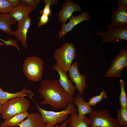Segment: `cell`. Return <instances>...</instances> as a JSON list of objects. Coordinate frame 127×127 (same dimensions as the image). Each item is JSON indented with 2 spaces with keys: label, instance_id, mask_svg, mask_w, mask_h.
Returning <instances> with one entry per match:
<instances>
[{
  "label": "cell",
  "instance_id": "cell-13",
  "mask_svg": "<svg viewBox=\"0 0 127 127\" xmlns=\"http://www.w3.org/2000/svg\"><path fill=\"white\" fill-rule=\"evenodd\" d=\"M52 68L58 73L59 76L58 81L66 92L70 96H73L76 88L73 85L71 80L68 79L66 73L61 70L55 64L53 65Z\"/></svg>",
  "mask_w": 127,
  "mask_h": 127
},
{
  "label": "cell",
  "instance_id": "cell-23",
  "mask_svg": "<svg viewBox=\"0 0 127 127\" xmlns=\"http://www.w3.org/2000/svg\"><path fill=\"white\" fill-rule=\"evenodd\" d=\"M117 119L121 127H127V107H120L118 111Z\"/></svg>",
  "mask_w": 127,
  "mask_h": 127
},
{
  "label": "cell",
  "instance_id": "cell-31",
  "mask_svg": "<svg viewBox=\"0 0 127 127\" xmlns=\"http://www.w3.org/2000/svg\"><path fill=\"white\" fill-rule=\"evenodd\" d=\"M69 121V119H68L63 122L61 125L60 126L57 124L52 127H67Z\"/></svg>",
  "mask_w": 127,
  "mask_h": 127
},
{
  "label": "cell",
  "instance_id": "cell-11",
  "mask_svg": "<svg viewBox=\"0 0 127 127\" xmlns=\"http://www.w3.org/2000/svg\"><path fill=\"white\" fill-rule=\"evenodd\" d=\"M90 18L89 13L86 11L82 12L76 16L72 15L69 18V21L67 24H61V29L58 34V37L60 38H62L78 24L84 21H88Z\"/></svg>",
  "mask_w": 127,
  "mask_h": 127
},
{
  "label": "cell",
  "instance_id": "cell-30",
  "mask_svg": "<svg viewBox=\"0 0 127 127\" xmlns=\"http://www.w3.org/2000/svg\"><path fill=\"white\" fill-rule=\"evenodd\" d=\"M14 7L18 6L21 5L19 0H8Z\"/></svg>",
  "mask_w": 127,
  "mask_h": 127
},
{
  "label": "cell",
  "instance_id": "cell-27",
  "mask_svg": "<svg viewBox=\"0 0 127 127\" xmlns=\"http://www.w3.org/2000/svg\"><path fill=\"white\" fill-rule=\"evenodd\" d=\"M21 5H28L35 9L37 8L40 2L39 0H20Z\"/></svg>",
  "mask_w": 127,
  "mask_h": 127
},
{
  "label": "cell",
  "instance_id": "cell-8",
  "mask_svg": "<svg viewBox=\"0 0 127 127\" xmlns=\"http://www.w3.org/2000/svg\"><path fill=\"white\" fill-rule=\"evenodd\" d=\"M127 67V50L123 48L119 53L114 57L104 76L110 78H119L121 76L123 69Z\"/></svg>",
  "mask_w": 127,
  "mask_h": 127
},
{
  "label": "cell",
  "instance_id": "cell-9",
  "mask_svg": "<svg viewBox=\"0 0 127 127\" xmlns=\"http://www.w3.org/2000/svg\"><path fill=\"white\" fill-rule=\"evenodd\" d=\"M68 72L71 80L75 83L79 94L82 95L84 94V91L87 85L86 81V76L84 75L81 74L79 72L77 62L73 63Z\"/></svg>",
  "mask_w": 127,
  "mask_h": 127
},
{
  "label": "cell",
  "instance_id": "cell-26",
  "mask_svg": "<svg viewBox=\"0 0 127 127\" xmlns=\"http://www.w3.org/2000/svg\"><path fill=\"white\" fill-rule=\"evenodd\" d=\"M14 7L8 0H0V13H9Z\"/></svg>",
  "mask_w": 127,
  "mask_h": 127
},
{
  "label": "cell",
  "instance_id": "cell-3",
  "mask_svg": "<svg viewBox=\"0 0 127 127\" xmlns=\"http://www.w3.org/2000/svg\"><path fill=\"white\" fill-rule=\"evenodd\" d=\"M36 106L40 113L42 120L45 123L44 127H52L59 123H63L66 120L69 115L77 110L72 103L67 105L64 110L55 111L43 109L35 102Z\"/></svg>",
  "mask_w": 127,
  "mask_h": 127
},
{
  "label": "cell",
  "instance_id": "cell-5",
  "mask_svg": "<svg viewBox=\"0 0 127 127\" xmlns=\"http://www.w3.org/2000/svg\"><path fill=\"white\" fill-rule=\"evenodd\" d=\"M44 64L43 60L38 57H28L24 61L23 67L27 79L33 82L40 81L43 76Z\"/></svg>",
  "mask_w": 127,
  "mask_h": 127
},
{
  "label": "cell",
  "instance_id": "cell-19",
  "mask_svg": "<svg viewBox=\"0 0 127 127\" xmlns=\"http://www.w3.org/2000/svg\"><path fill=\"white\" fill-rule=\"evenodd\" d=\"M73 102L77 107L79 115L82 117L90 114L93 111V107L87 102L85 101L82 95L78 94L74 98Z\"/></svg>",
  "mask_w": 127,
  "mask_h": 127
},
{
  "label": "cell",
  "instance_id": "cell-7",
  "mask_svg": "<svg viewBox=\"0 0 127 127\" xmlns=\"http://www.w3.org/2000/svg\"><path fill=\"white\" fill-rule=\"evenodd\" d=\"M107 31L104 32H95V34L101 36L103 40L101 44L105 43L118 42L127 40V26H124L119 27L111 24L108 25Z\"/></svg>",
  "mask_w": 127,
  "mask_h": 127
},
{
  "label": "cell",
  "instance_id": "cell-25",
  "mask_svg": "<svg viewBox=\"0 0 127 127\" xmlns=\"http://www.w3.org/2000/svg\"><path fill=\"white\" fill-rule=\"evenodd\" d=\"M59 1L58 0H43V2L45 6L43 10H40L41 15L44 14L48 16H51L52 12L50 8V6L52 5H57Z\"/></svg>",
  "mask_w": 127,
  "mask_h": 127
},
{
  "label": "cell",
  "instance_id": "cell-4",
  "mask_svg": "<svg viewBox=\"0 0 127 127\" xmlns=\"http://www.w3.org/2000/svg\"><path fill=\"white\" fill-rule=\"evenodd\" d=\"M29 105V101L24 97H14L2 105L1 116L6 120L14 115L27 111Z\"/></svg>",
  "mask_w": 127,
  "mask_h": 127
},
{
  "label": "cell",
  "instance_id": "cell-34",
  "mask_svg": "<svg viewBox=\"0 0 127 127\" xmlns=\"http://www.w3.org/2000/svg\"><path fill=\"white\" fill-rule=\"evenodd\" d=\"M2 105V104L0 103V114H1V112Z\"/></svg>",
  "mask_w": 127,
  "mask_h": 127
},
{
  "label": "cell",
  "instance_id": "cell-20",
  "mask_svg": "<svg viewBox=\"0 0 127 127\" xmlns=\"http://www.w3.org/2000/svg\"><path fill=\"white\" fill-rule=\"evenodd\" d=\"M68 127H89L88 119L79 116L76 111L72 112L69 116Z\"/></svg>",
  "mask_w": 127,
  "mask_h": 127
},
{
  "label": "cell",
  "instance_id": "cell-18",
  "mask_svg": "<svg viewBox=\"0 0 127 127\" xmlns=\"http://www.w3.org/2000/svg\"><path fill=\"white\" fill-rule=\"evenodd\" d=\"M35 9L28 5H21L14 7L9 14L16 22L21 20L26 16L29 15Z\"/></svg>",
  "mask_w": 127,
  "mask_h": 127
},
{
  "label": "cell",
  "instance_id": "cell-32",
  "mask_svg": "<svg viewBox=\"0 0 127 127\" xmlns=\"http://www.w3.org/2000/svg\"><path fill=\"white\" fill-rule=\"evenodd\" d=\"M116 1L118 6H127V0H118Z\"/></svg>",
  "mask_w": 127,
  "mask_h": 127
},
{
  "label": "cell",
  "instance_id": "cell-6",
  "mask_svg": "<svg viewBox=\"0 0 127 127\" xmlns=\"http://www.w3.org/2000/svg\"><path fill=\"white\" fill-rule=\"evenodd\" d=\"M90 127H121L117 119L111 116L109 111L104 109L93 110L89 115Z\"/></svg>",
  "mask_w": 127,
  "mask_h": 127
},
{
  "label": "cell",
  "instance_id": "cell-29",
  "mask_svg": "<svg viewBox=\"0 0 127 127\" xmlns=\"http://www.w3.org/2000/svg\"><path fill=\"white\" fill-rule=\"evenodd\" d=\"M8 40H3V42L4 43V45L12 46L15 47L18 51L20 50V48L17 44V41L13 39L8 38Z\"/></svg>",
  "mask_w": 127,
  "mask_h": 127
},
{
  "label": "cell",
  "instance_id": "cell-33",
  "mask_svg": "<svg viewBox=\"0 0 127 127\" xmlns=\"http://www.w3.org/2000/svg\"><path fill=\"white\" fill-rule=\"evenodd\" d=\"M3 40L0 38V40H1L3 42ZM4 42H0V46L3 45H4Z\"/></svg>",
  "mask_w": 127,
  "mask_h": 127
},
{
  "label": "cell",
  "instance_id": "cell-16",
  "mask_svg": "<svg viewBox=\"0 0 127 127\" xmlns=\"http://www.w3.org/2000/svg\"><path fill=\"white\" fill-rule=\"evenodd\" d=\"M45 124L41 115L35 113L29 114L26 119L18 126L20 127H44Z\"/></svg>",
  "mask_w": 127,
  "mask_h": 127
},
{
  "label": "cell",
  "instance_id": "cell-22",
  "mask_svg": "<svg viewBox=\"0 0 127 127\" xmlns=\"http://www.w3.org/2000/svg\"><path fill=\"white\" fill-rule=\"evenodd\" d=\"M120 89L119 96L121 107H127V93L125 89L126 83L124 79H120L119 80Z\"/></svg>",
  "mask_w": 127,
  "mask_h": 127
},
{
  "label": "cell",
  "instance_id": "cell-17",
  "mask_svg": "<svg viewBox=\"0 0 127 127\" xmlns=\"http://www.w3.org/2000/svg\"><path fill=\"white\" fill-rule=\"evenodd\" d=\"M16 22L9 13H0V30L9 35H14L15 31L11 28Z\"/></svg>",
  "mask_w": 127,
  "mask_h": 127
},
{
  "label": "cell",
  "instance_id": "cell-21",
  "mask_svg": "<svg viewBox=\"0 0 127 127\" xmlns=\"http://www.w3.org/2000/svg\"><path fill=\"white\" fill-rule=\"evenodd\" d=\"M29 114L27 111H26L13 116L1 123L0 125V127H8L18 126Z\"/></svg>",
  "mask_w": 127,
  "mask_h": 127
},
{
  "label": "cell",
  "instance_id": "cell-28",
  "mask_svg": "<svg viewBox=\"0 0 127 127\" xmlns=\"http://www.w3.org/2000/svg\"><path fill=\"white\" fill-rule=\"evenodd\" d=\"M38 19H40V20L38 22L37 25L39 28L43 25H46L49 21V16L45 14L41 15Z\"/></svg>",
  "mask_w": 127,
  "mask_h": 127
},
{
  "label": "cell",
  "instance_id": "cell-15",
  "mask_svg": "<svg viewBox=\"0 0 127 127\" xmlns=\"http://www.w3.org/2000/svg\"><path fill=\"white\" fill-rule=\"evenodd\" d=\"M3 88L0 87V103L3 105L8 100L18 96L24 97L27 96L30 98L34 96L35 94L30 90L24 88L21 91L15 93H11L3 90Z\"/></svg>",
  "mask_w": 127,
  "mask_h": 127
},
{
  "label": "cell",
  "instance_id": "cell-24",
  "mask_svg": "<svg viewBox=\"0 0 127 127\" xmlns=\"http://www.w3.org/2000/svg\"><path fill=\"white\" fill-rule=\"evenodd\" d=\"M107 97V93L103 90L98 95L91 97L88 103L91 107H94L97 103L106 99Z\"/></svg>",
  "mask_w": 127,
  "mask_h": 127
},
{
  "label": "cell",
  "instance_id": "cell-2",
  "mask_svg": "<svg viewBox=\"0 0 127 127\" xmlns=\"http://www.w3.org/2000/svg\"><path fill=\"white\" fill-rule=\"evenodd\" d=\"M76 50L75 45L72 42L64 44L54 51L53 56L55 64L61 70L67 73L76 56Z\"/></svg>",
  "mask_w": 127,
  "mask_h": 127
},
{
  "label": "cell",
  "instance_id": "cell-35",
  "mask_svg": "<svg viewBox=\"0 0 127 127\" xmlns=\"http://www.w3.org/2000/svg\"></svg>",
  "mask_w": 127,
  "mask_h": 127
},
{
  "label": "cell",
  "instance_id": "cell-1",
  "mask_svg": "<svg viewBox=\"0 0 127 127\" xmlns=\"http://www.w3.org/2000/svg\"><path fill=\"white\" fill-rule=\"evenodd\" d=\"M38 90L44 99L41 104H49L56 109L65 108L74 98L66 92L57 79L43 80Z\"/></svg>",
  "mask_w": 127,
  "mask_h": 127
},
{
  "label": "cell",
  "instance_id": "cell-14",
  "mask_svg": "<svg viewBox=\"0 0 127 127\" xmlns=\"http://www.w3.org/2000/svg\"><path fill=\"white\" fill-rule=\"evenodd\" d=\"M111 24L117 27L127 24V6H118L111 17Z\"/></svg>",
  "mask_w": 127,
  "mask_h": 127
},
{
  "label": "cell",
  "instance_id": "cell-12",
  "mask_svg": "<svg viewBox=\"0 0 127 127\" xmlns=\"http://www.w3.org/2000/svg\"><path fill=\"white\" fill-rule=\"evenodd\" d=\"M82 11L80 7L71 0H66L64 2L61 10L57 14L59 20L62 23H65L75 11Z\"/></svg>",
  "mask_w": 127,
  "mask_h": 127
},
{
  "label": "cell",
  "instance_id": "cell-10",
  "mask_svg": "<svg viewBox=\"0 0 127 127\" xmlns=\"http://www.w3.org/2000/svg\"><path fill=\"white\" fill-rule=\"evenodd\" d=\"M31 23V18L29 15H27L18 22L17 29L15 31L13 35L21 43L25 49L28 48L27 36Z\"/></svg>",
  "mask_w": 127,
  "mask_h": 127
}]
</instances>
